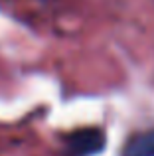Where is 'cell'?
Here are the masks:
<instances>
[{"label": "cell", "mask_w": 154, "mask_h": 156, "mask_svg": "<svg viewBox=\"0 0 154 156\" xmlns=\"http://www.w3.org/2000/svg\"><path fill=\"white\" fill-rule=\"evenodd\" d=\"M105 148V133L101 129L89 126L79 129L67 136V150L71 156H95Z\"/></svg>", "instance_id": "obj_1"}, {"label": "cell", "mask_w": 154, "mask_h": 156, "mask_svg": "<svg viewBox=\"0 0 154 156\" xmlns=\"http://www.w3.org/2000/svg\"><path fill=\"white\" fill-rule=\"evenodd\" d=\"M121 156H154V129L132 134L124 142Z\"/></svg>", "instance_id": "obj_2"}]
</instances>
